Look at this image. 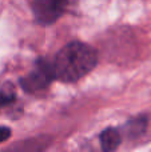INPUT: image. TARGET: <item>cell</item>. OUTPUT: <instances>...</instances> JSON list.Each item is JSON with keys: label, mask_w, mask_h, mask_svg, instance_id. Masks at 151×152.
<instances>
[{"label": "cell", "mask_w": 151, "mask_h": 152, "mask_svg": "<svg viewBox=\"0 0 151 152\" xmlns=\"http://www.w3.org/2000/svg\"><path fill=\"white\" fill-rule=\"evenodd\" d=\"M98 53L91 45L71 42L64 45L52 61L55 79L62 83H75L95 68Z\"/></svg>", "instance_id": "1"}, {"label": "cell", "mask_w": 151, "mask_h": 152, "mask_svg": "<svg viewBox=\"0 0 151 152\" xmlns=\"http://www.w3.org/2000/svg\"><path fill=\"white\" fill-rule=\"evenodd\" d=\"M52 80H55L52 63L40 59L35 63L34 68L20 79V86L28 94H36L47 88Z\"/></svg>", "instance_id": "2"}, {"label": "cell", "mask_w": 151, "mask_h": 152, "mask_svg": "<svg viewBox=\"0 0 151 152\" xmlns=\"http://www.w3.org/2000/svg\"><path fill=\"white\" fill-rule=\"evenodd\" d=\"M71 0H32V12L36 21L43 26L54 24L67 10Z\"/></svg>", "instance_id": "3"}, {"label": "cell", "mask_w": 151, "mask_h": 152, "mask_svg": "<svg viewBox=\"0 0 151 152\" xmlns=\"http://www.w3.org/2000/svg\"><path fill=\"white\" fill-rule=\"evenodd\" d=\"M120 142H122V132L118 128L108 127V128L103 129V132L100 134L102 150L106 152L115 151L120 145Z\"/></svg>", "instance_id": "4"}, {"label": "cell", "mask_w": 151, "mask_h": 152, "mask_svg": "<svg viewBox=\"0 0 151 152\" xmlns=\"http://www.w3.org/2000/svg\"><path fill=\"white\" fill-rule=\"evenodd\" d=\"M147 127V118L146 116H136V118L131 119L127 121L125 129H126V135L131 139H135L139 137L144 131H146Z\"/></svg>", "instance_id": "5"}, {"label": "cell", "mask_w": 151, "mask_h": 152, "mask_svg": "<svg viewBox=\"0 0 151 152\" xmlns=\"http://www.w3.org/2000/svg\"><path fill=\"white\" fill-rule=\"evenodd\" d=\"M16 99V92L15 88L10 84L4 86L1 89H0V110L7 105H10L11 103H13Z\"/></svg>", "instance_id": "6"}, {"label": "cell", "mask_w": 151, "mask_h": 152, "mask_svg": "<svg viewBox=\"0 0 151 152\" xmlns=\"http://www.w3.org/2000/svg\"><path fill=\"white\" fill-rule=\"evenodd\" d=\"M11 136V128L8 127H0V143H4L5 140H8Z\"/></svg>", "instance_id": "7"}]
</instances>
